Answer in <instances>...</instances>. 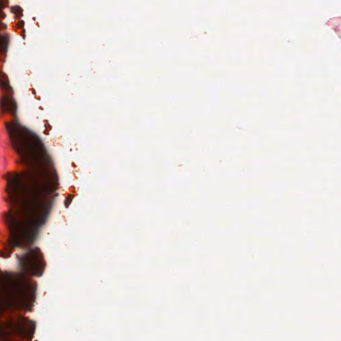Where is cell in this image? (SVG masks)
<instances>
[{
    "instance_id": "cell-2",
    "label": "cell",
    "mask_w": 341,
    "mask_h": 341,
    "mask_svg": "<svg viewBox=\"0 0 341 341\" xmlns=\"http://www.w3.org/2000/svg\"><path fill=\"white\" fill-rule=\"evenodd\" d=\"M36 330V323L25 317L19 316L0 322V340H11L20 338L31 340Z\"/></svg>"
},
{
    "instance_id": "cell-8",
    "label": "cell",
    "mask_w": 341,
    "mask_h": 341,
    "mask_svg": "<svg viewBox=\"0 0 341 341\" xmlns=\"http://www.w3.org/2000/svg\"><path fill=\"white\" fill-rule=\"evenodd\" d=\"M0 2L2 3V4L4 5L5 7H6L7 4H8V1H7V0H0Z\"/></svg>"
},
{
    "instance_id": "cell-7",
    "label": "cell",
    "mask_w": 341,
    "mask_h": 341,
    "mask_svg": "<svg viewBox=\"0 0 341 341\" xmlns=\"http://www.w3.org/2000/svg\"><path fill=\"white\" fill-rule=\"evenodd\" d=\"M6 28V25H5L4 23H2L1 22H0V31L3 29H4Z\"/></svg>"
},
{
    "instance_id": "cell-3",
    "label": "cell",
    "mask_w": 341,
    "mask_h": 341,
    "mask_svg": "<svg viewBox=\"0 0 341 341\" xmlns=\"http://www.w3.org/2000/svg\"><path fill=\"white\" fill-rule=\"evenodd\" d=\"M19 262L23 274L31 277H41L45 268L43 255L39 248L29 250L22 255Z\"/></svg>"
},
{
    "instance_id": "cell-4",
    "label": "cell",
    "mask_w": 341,
    "mask_h": 341,
    "mask_svg": "<svg viewBox=\"0 0 341 341\" xmlns=\"http://www.w3.org/2000/svg\"><path fill=\"white\" fill-rule=\"evenodd\" d=\"M8 45V38L4 36H0V54L6 52Z\"/></svg>"
},
{
    "instance_id": "cell-5",
    "label": "cell",
    "mask_w": 341,
    "mask_h": 341,
    "mask_svg": "<svg viewBox=\"0 0 341 341\" xmlns=\"http://www.w3.org/2000/svg\"><path fill=\"white\" fill-rule=\"evenodd\" d=\"M11 12L16 15L17 17H20L21 16H22V9L19 6L16 5V6L11 7Z\"/></svg>"
},
{
    "instance_id": "cell-1",
    "label": "cell",
    "mask_w": 341,
    "mask_h": 341,
    "mask_svg": "<svg viewBox=\"0 0 341 341\" xmlns=\"http://www.w3.org/2000/svg\"><path fill=\"white\" fill-rule=\"evenodd\" d=\"M37 284L28 275L4 273L0 275V315L7 311H29L36 301Z\"/></svg>"
},
{
    "instance_id": "cell-6",
    "label": "cell",
    "mask_w": 341,
    "mask_h": 341,
    "mask_svg": "<svg viewBox=\"0 0 341 341\" xmlns=\"http://www.w3.org/2000/svg\"><path fill=\"white\" fill-rule=\"evenodd\" d=\"M5 7L4 5L2 4V3L0 2V18L1 19H4L5 18V14L4 13V8Z\"/></svg>"
}]
</instances>
